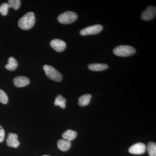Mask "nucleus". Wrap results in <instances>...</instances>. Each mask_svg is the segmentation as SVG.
<instances>
[{
    "instance_id": "13",
    "label": "nucleus",
    "mask_w": 156,
    "mask_h": 156,
    "mask_svg": "<svg viewBox=\"0 0 156 156\" xmlns=\"http://www.w3.org/2000/svg\"><path fill=\"white\" fill-rule=\"evenodd\" d=\"M77 136L76 131L72 130H68L62 134V137L63 139L70 141L75 139Z\"/></svg>"
},
{
    "instance_id": "12",
    "label": "nucleus",
    "mask_w": 156,
    "mask_h": 156,
    "mask_svg": "<svg viewBox=\"0 0 156 156\" xmlns=\"http://www.w3.org/2000/svg\"><path fill=\"white\" fill-rule=\"evenodd\" d=\"M88 68L90 70L93 71H101L107 69L108 66L106 64H101V63H93L89 64L88 66Z\"/></svg>"
},
{
    "instance_id": "5",
    "label": "nucleus",
    "mask_w": 156,
    "mask_h": 156,
    "mask_svg": "<svg viewBox=\"0 0 156 156\" xmlns=\"http://www.w3.org/2000/svg\"><path fill=\"white\" fill-rule=\"evenodd\" d=\"M103 29V26L100 24L91 26L82 30L80 31V34L82 36L88 35L96 34L99 33Z\"/></svg>"
},
{
    "instance_id": "10",
    "label": "nucleus",
    "mask_w": 156,
    "mask_h": 156,
    "mask_svg": "<svg viewBox=\"0 0 156 156\" xmlns=\"http://www.w3.org/2000/svg\"><path fill=\"white\" fill-rule=\"evenodd\" d=\"M14 84L15 87H23L27 86L30 83L29 79L23 76H18L14 79Z\"/></svg>"
},
{
    "instance_id": "20",
    "label": "nucleus",
    "mask_w": 156,
    "mask_h": 156,
    "mask_svg": "<svg viewBox=\"0 0 156 156\" xmlns=\"http://www.w3.org/2000/svg\"><path fill=\"white\" fill-rule=\"evenodd\" d=\"M8 101L9 98L8 95L6 94L5 92L0 89V102L4 104H6L8 103Z\"/></svg>"
},
{
    "instance_id": "14",
    "label": "nucleus",
    "mask_w": 156,
    "mask_h": 156,
    "mask_svg": "<svg viewBox=\"0 0 156 156\" xmlns=\"http://www.w3.org/2000/svg\"><path fill=\"white\" fill-rule=\"evenodd\" d=\"M92 98V95L90 94H85L82 95L79 98L78 104L80 106H86L90 103Z\"/></svg>"
},
{
    "instance_id": "15",
    "label": "nucleus",
    "mask_w": 156,
    "mask_h": 156,
    "mask_svg": "<svg viewBox=\"0 0 156 156\" xmlns=\"http://www.w3.org/2000/svg\"><path fill=\"white\" fill-rule=\"evenodd\" d=\"M18 65V62L16 58L13 57H10L8 60V64L5 66V68L9 71H13L17 69Z\"/></svg>"
},
{
    "instance_id": "22",
    "label": "nucleus",
    "mask_w": 156,
    "mask_h": 156,
    "mask_svg": "<svg viewBox=\"0 0 156 156\" xmlns=\"http://www.w3.org/2000/svg\"><path fill=\"white\" fill-rule=\"evenodd\" d=\"M43 156H50L48 155H43Z\"/></svg>"
},
{
    "instance_id": "17",
    "label": "nucleus",
    "mask_w": 156,
    "mask_h": 156,
    "mask_svg": "<svg viewBox=\"0 0 156 156\" xmlns=\"http://www.w3.org/2000/svg\"><path fill=\"white\" fill-rule=\"evenodd\" d=\"M150 156H156V144L155 143H148L146 147Z\"/></svg>"
},
{
    "instance_id": "7",
    "label": "nucleus",
    "mask_w": 156,
    "mask_h": 156,
    "mask_svg": "<svg viewBox=\"0 0 156 156\" xmlns=\"http://www.w3.org/2000/svg\"><path fill=\"white\" fill-rule=\"evenodd\" d=\"M146 150V146L144 144L138 143L135 144L129 148V152L134 154H141L145 153Z\"/></svg>"
},
{
    "instance_id": "2",
    "label": "nucleus",
    "mask_w": 156,
    "mask_h": 156,
    "mask_svg": "<svg viewBox=\"0 0 156 156\" xmlns=\"http://www.w3.org/2000/svg\"><path fill=\"white\" fill-rule=\"evenodd\" d=\"M113 53L117 56L127 57L136 53V49L128 45H120L114 49Z\"/></svg>"
},
{
    "instance_id": "18",
    "label": "nucleus",
    "mask_w": 156,
    "mask_h": 156,
    "mask_svg": "<svg viewBox=\"0 0 156 156\" xmlns=\"http://www.w3.org/2000/svg\"><path fill=\"white\" fill-rule=\"evenodd\" d=\"M8 4L9 8H13L14 10H17L21 5V1L20 0H9Z\"/></svg>"
},
{
    "instance_id": "4",
    "label": "nucleus",
    "mask_w": 156,
    "mask_h": 156,
    "mask_svg": "<svg viewBox=\"0 0 156 156\" xmlns=\"http://www.w3.org/2000/svg\"><path fill=\"white\" fill-rule=\"evenodd\" d=\"M77 18V15L75 12L68 11L60 14L57 17V20L60 23L66 24L75 22Z\"/></svg>"
},
{
    "instance_id": "16",
    "label": "nucleus",
    "mask_w": 156,
    "mask_h": 156,
    "mask_svg": "<svg viewBox=\"0 0 156 156\" xmlns=\"http://www.w3.org/2000/svg\"><path fill=\"white\" fill-rule=\"evenodd\" d=\"M66 100L65 98L62 97V95H58L56 96L55 98L54 104L56 106H60L61 108H64L66 106Z\"/></svg>"
},
{
    "instance_id": "3",
    "label": "nucleus",
    "mask_w": 156,
    "mask_h": 156,
    "mask_svg": "<svg viewBox=\"0 0 156 156\" xmlns=\"http://www.w3.org/2000/svg\"><path fill=\"white\" fill-rule=\"evenodd\" d=\"M43 68L46 76L50 80L57 82H60L62 80V76L61 74L53 66L45 65Z\"/></svg>"
},
{
    "instance_id": "19",
    "label": "nucleus",
    "mask_w": 156,
    "mask_h": 156,
    "mask_svg": "<svg viewBox=\"0 0 156 156\" xmlns=\"http://www.w3.org/2000/svg\"><path fill=\"white\" fill-rule=\"evenodd\" d=\"M9 7L8 3H4L0 5V13L3 16H6L8 14Z\"/></svg>"
},
{
    "instance_id": "8",
    "label": "nucleus",
    "mask_w": 156,
    "mask_h": 156,
    "mask_svg": "<svg viewBox=\"0 0 156 156\" xmlns=\"http://www.w3.org/2000/svg\"><path fill=\"white\" fill-rule=\"evenodd\" d=\"M50 45L54 50L58 52L64 51L66 48V43L60 39H55L51 41Z\"/></svg>"
},
{
    "instance_id": "6",
    "label": "nucleus",
    "mask_w": 156,
    "mask_h": 156,
    "mask_svg": "<svg viewBox=\"0 0 156 156\" xmlns=\"http://www.w3.org/2000/svg\"><path fill=\"white\" fill-rule=\"evenodd\" d=\"M156 14V7L154 6H149L142 12L141 18L143 20H151L154 17Z\"/></svg>"
},
{
    "instance_id": "9",
    "label": "nucleus",
    "mask_w": 156,
    "mask_h": 156,
    "mask_svg": "<svg viewBox=\"0 0 156 156\" xmlns=\"http://www.w3.org/2000/svg\"><path fill=\"white\" fill-rule=\"evenodd\" d=\"M6 142L7 145L10 147L17 148L20 145V142L18 140V136L17 134L14 133H9Z\"/></svg>"
},
{
    "instance_id": "11",
    "label": "nucleus",
    "mask_w": 156,
    "mask_h": 156,
    "mask_svg": "<svg viewBox=\"0 0 156 156\" xmlns=\"http://www.w3.org/2000/svg\"><path fill=\"white\" fill-rule=\"evenodd\" d=\"M57 147L62 151H68L71 147V143L64 139H60L57 142Z\"/></svg>"
},
{
    "instance_id": "21",
    "label": "nucleus",
    "mask_w": 156,
    "mask_h": 156,
    "mask_svg": "<svg viewBox=\"0 0 156 156\" xmlns=\"http://www.w3.org/2000/svg\"><path fill=\"white\" fill-rule=\"evenodd\" d=\"M5 131L2 126H0V143L2 142L5 139Z\"/></svg>"
},
{
    "instance_id": "1",
    "label": "nucleus",
    "mask_w": 156,
    "mask_h": 156,
    "mask_svg": "<svg viewBox=\"0 0 156 156\" xmlns=\"http://www.w3.org/2000/svg\"><path fill=\"white\" fill-rule=\"evenodd\" d=\"M35 23V17L33 12H29L23 15L18 22L20 28L23 30H28L33 27Z\"/></svg>"
}]
</instances>
